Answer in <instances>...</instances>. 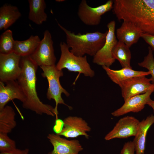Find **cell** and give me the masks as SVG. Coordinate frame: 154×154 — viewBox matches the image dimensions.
Wrapping results in <instances>:
<instances>
[{
    "label": "cell",
    "instance_id": "obj_12",
    "mask_svg": "<svg viewBox=\"0 0 154 154\" xmlns=\"http://www.w3.org/2000/svg\"><path fill=\"white\" fill-rule=\"evenodd\" d=\"M47 138L53 147L48 154H78L83 149L77 140H68L54 133L48 134Z\"/></svg>",
    "mask_w": 154,
    "mask_h": 154
},
{
    "label": "cell",
    "instance_id": "obj_17",
    "mask_svg": "<svg viewBox=\"0 0 154 154\" xmlns=\"http://www.w3.org/2000/svg\"><path fill=\"white\" fill-rule=\"evenodd\" d=\"M153 123L154 115H153L140 121L137 133L133 141L135 146L136 154H144L147 132Z\"/></svg>",
    "mask_w": 154,
    "mask_h": 154
},
{
    "label": "cell",
    "instance_id": "obj_21",
    "mask_svg": "<svg viewBox=\"0 0 154 154\" xmlns=\"http://www.w3.org/2000/svg\"><path fill=\"white\" fill-rule=\"evenodd\" d=\"M16 114L13 108L6 105L0 110V133L7 134L16 127Z\"/></svg>",
    "mask_w": 154,
    "mask_h": 154
},
{
    "label": "cell",
    "instance_id": "obj_16",
    "mask_svg": "<svg viewBox=\"0 0 154 154\" xmlns=\"http://www.w3.org/2000/svg\"><path fill=\"white\" fill-rule=\"evenodd\" d=\"M102 67L111 80L119 86L124 82L132 78L150 75L149 71H137L128 68L114 70L105 66Z\"/></svg>",
    "mask_w": 154,
    "mask_h": 154
},
{
    "label": "cell",
    "instance_id": "obj_1",
    "mask_svg": "<svg viewBox=\"0 0 154 154\" xmlns=\"http://www.w3.org/2000/svg\"><path fill=\"white\" fill-rule=\"evenodd\" d=\"M20 65L22 71L17 80L25 96V100L22 103L23 107L39 115L46 114L52 116L55 115L57 118L58 114L54 108L43 103L38 96L36 88L38 66L29 56L21 57Z\"/></svg>",
    "mask_w": 154,
    "mask_h": 154
},
{
    "label": "cell",
    "instance_id": "obj_14",
    "mask_svg": "<svg viewBox=\"0 0 154 154\" xmlns=\"http://www.w3.org/2000/svg\"><path fill=\"white\" fill-rule=\"evenodd\" d=\"M0 82V110L10 101L16 99L22 103L25 101L24 93L17 81L11 80L5 83Z\"/></svg>",
    "mask_w": 154,
    "mask_h": 154
},
{
    "label": "cell",
    "instance_id": "obj_10",
    "mask_svg": "<svg viewBox=\"0 0 154 154\" xmlns=\"http://www.w3.org/2000/svg\"><path fill=\"white\" fill-rule=\"evenodd\" d=\"M63 126L57 135L69 138H74L84 136L87 139L89 136L87 132L91 128L88 123L82 118L77 116H69L63 121Z\"/></svg>",
    "mask_w": 154,
    "mask_h": 154
},
{
    "label": "cell",
    "instance_id": "obj_29",
    "mask_svg": "<svg viewBox=\"0 0 154 154\" xmlns=\"http://www.w3.org/2000/svg\"><path fill=\"white\" fill-rule=\"evenodd\" d=\"M147 104L152 108L154 112V100L151 99L148 102Z\"/></svg>",
    "mask_w": 154,
    "mask_h": 154
},
{
    "label": "cell",
    "instance_id": "obj_23",
    "mask_svg": "<svg viewBox=\"0 0 154 154\" xmlns=\"http://www.w3.org/2000/svg\"><path fill=\"white\" fill-rule=\"evenodd\" d=\"M15 41L11 30L5 31L0 36V54H8L13 52Z\"/></svg>",
    "mask_w": 154,
    "mask_h": 154
},
{
    "label": "cell",
    "instance_id": "obj_7",
    "mask_svg": "<svg viewBox=\"0 0 154 154\" xmlns=\"http://www.w3.org/2000/svg\"><path fill=\"white\" fill-rule=\"evenodd\" d=\"M113 1L109 0L102 5L94 7L89 6L86 0H82L79 6L78 15L85 24L97 25L100 22L102 16L113 9Z\"/></svg>",
    "mask_w": 154,
    "mask_h": 154
},
{
    "label": "cell",
    "instance_id": "obj_13",
    "mask_svg": "<svg viewBox=\"0 0 154 154\" xmlns=\"http://www.w3.org/2000/svg\"><path fill=\"white\" fill-rule=\"evenodd\" d=\"M154 89L146 93L132 96L125 101L123 105L112 113L115 117H119L130 112H138L141 111L151 99Z\"/></svg>",
    "mask_w": 154,
    "mask_h": 154
},
{
    "label": "cell",
    "instance_id": "obj_22",
    "mask_svg": "<svg viewBox=\"0 0 154 154\" xmlns=\"http://www.w3.org/2000/svg\"><path fill=\"white\" fill-rule=\"evenodd\" d=\"M112 55L115 60L119 61L122 68H132L130 64L131 54L129 47L124 43L118 41L113 50Z\"/></svg>",
    "mask_w": 154,
    "mask_h": 154
},
{
    "label": "cell",
    "instance_id": "obj_25",
    "mask_svg": "<svg viewBox=\"0 0 154 154\" xmlns=\"http://www.w3.org/2000/svg\"><path fill=\"white\" fill-rule=\"evenodd\" d=\"M16 148L14 140L10 138L7 134L0 133V152H8Z\"/></svg>",
    "mask_w": 154,
    "mask_h": 154
},
{
    "label": "cell",
    "instance_id": "obj_4",
    "mask_svg": "<svg viewBox=\"0 0 154 154\" xmlns=\"http://www.w3.org/2000/svg\"><path fill=\"white\" fill-rule=\"evenodd\" d=\"M42 71V76L47 79L48 86L46 93L47 98L49 100H54L56 106L54 109L58 114L57 107L58 104L65 105L70 109L72 108L66 104L61 96L62 94H64L68 97L69 93L62 86L60 81V78L63 76L62 70H58L55 65L50 66H41L40 67Z\"/></svg>",
    "mask_w": 154,
    "mask_h": 154
},
{
    "label": "cell",
    "instance_id": "obj_2",
    "mask_svg": "<svg viewBox=\"0 0 154 154\" xmlns=\"http://www.w3.org/2000/svg\"><path fill=\"white\" fill-rule=\"evenodd\" d=\"M66 35V44L70 51L75 55L80 56L87 54L94 56L104 45L108 30L103 33L99 31L76 34L58 23Z\"/></svg>",
    "mask_w": 154,
    "mask_h": 154
},
{
    "label": "cell",
    "instance_id": "obj_20",
    "mask_svg": "<svg viewBox=\"0 0 154 154\" xmlns=\"http://www.w3.org/2000/svg\"><path fill=\"white\" fill-rule=\"evenodd\" d=\"M40 40L38 35H31L23 41L15 40L13 52L21 57L30 56L36 50Z\"/></svg>",
    "mask_w": 154,
    "mask_h": 154
},
{
    "label": "cell",
    "instance_id": "obj_24",
    "mask_svg": "<svg viewBox=\"0 0 154 154\" xmlns=\"http://www.w3.org/2000/svg\"><path fill=\"white\" fill-rule=\"evenodd\" d=\"M147 55L145 57L142 62L138 63L139 66L147 69L150 73L151 77L150 78L151 82L154 84V58L153 51L149 46Z\"/></svg>",
    "mask_w": 154,
    "mask_h": 154
},
{
    "label": "cell",
    "instance_id": "obj_30",
    "mask_svg": "<svg viewBox=\"0 0 154 154\" xmlns=\"http://www.w3.org/2000/svg\"><path fill=\"white\" fill-rule=\"evenodd\" d=\"M64 1V0H56V1L57 2H61V1Z\"/></svg>",
    "mask_w": 154,
    "mask_h": 154
},
{
    "label": "cell",
    "instance_id": "obj_5",
    "mask_svg": "<svg viewBox=\"0 0 154 154\" xmlns=\"http://www.w3.org/2000/svg\"><path fill=\"white\" fill-rule=\"evenodd\" d=\"M29 56L38 66L55 65L56 59L54 53L53 41L48 30L44 31L43 38L35 51Z\"/></svg>",
    "mask_w": 154,
    "mask_h": 154
},
{
    "label": "cell",
    "instance_id": "obj_3",
    "mask_svg": "<svg viewBox=\"0 0 154 154\" xmlns=\"http://www.w3.org/2000/svg\"><path fill=\"white\" fill-rule=\"evenodd\" d=\"M61 55L56 65L59 70L66 68L70 71L82 74L85 76L93 77L95 72L92 70L87 60V56H76L71 52L66 43L61 42L60 44Z\"/></svg>",
    "mask_w": 154,
    "mask_h": 154
},
{
    "label": "cell",
    "instance_id": "obj_9",
    "mask_svg": "<svg viewBox=\"0 0 154 154\" xmlns=\"http://www.w3.org/2000/svg\"><path fill=\"white\" fill-rule=\"evenodd\" d=\"M139 122V120L133 116H127L122 118L106 135L104 139L108 141L115 138L123 139L135 137Z\"/></svg>",
    "mask_w": 154,
    "mask_h": 154
},
{
    "label": "cell",
    "instance_id": "obj_28",
    "mask_svg": "<svg viewBox=\"0 0 154 154\" xmlns=\"http://www.w3.org/2000/svg\"><path fill=\"white\" fill-rule=\"evenodd\" d=\"M29 150L28 148L23 150L16 148L8 152H0V154H29Z\"/></svg>",
    "mask_w": 154,
    "mask_h": 154
},
{
    "label": "cell",
    "instance_id": "obj_18",
    "mask_svg": "<svg viewBox=\"0 0 154 154\" xmlns=\"http://www.w3.org/2000/svg\"><path fill=\"white\" fill-rule=\"evenodd\" d=\"M16 6L5 4L0 8V30L7 29L21 16Z\"/></svg>",
    "mask_w": 154,
    "mask_h": 154
},
{
    "label": "cell",
    "instance_id": "obj_19",
    "mask_svg": "<svg viewBox=\"0 0 154 154\" xmlns=\"http://www.w3.org/2000/svg\"><path fill=\"white\" fill-rule=\"evenodd\" d=\"M29 19L35 24L40 25L46 21L47 15L45 12L46 4L44 0H29Z\"/></svg>",
    "mask_w": 154,
    "mask_h": 154
},
{
    "label": "cell",
    "instance_id": "obj_26",
    "mask_svg": "<svg viewBox=\"0 0 154 154\" xmlns=\"http://www.w3.org/2000/svg\"><path fill=\"white\" fill-rule=\"evenodd\" d=\"M135 146L133 141L125 143L121 150L120 154H135Z\"/></svg>",
    "mask_w": 154,
    "mask_h": 154
},
{
    "label": "cell",
    "instance_id": "obj_11",
    "mask_svg": "<svg viewBox=\"0 0 154 154\" xmlns=\"http://www.w3.org/2000/svg\"><path fill=\"white\" fill-rule=\"evenodd\" d=\"M121 95L125 101L137 95L145 93L150 90L154 89V84L150 78L146 76L132 78L123 83L120 86Z\"/></svg>",
    "mask_w": 154,
    "mask_h": 154
},
{
    "label": "cell",
    "instance_id": "obj_8",
    "mask_svg": "<svg viewBox=\"0 0 154 154\" xmlns=\"http://www.w3.org/2000/svg\"><path fill=\"white\" fill-rule=\"evenodd\" d=\"M21 58L14 52L8 54H0V82L5 83L17 80L22 71Z\"/></svg>",
    "mask_w": 154,
    "mask_h": 154
},
{
    "label": "cell",
    "instance_id": "obj_27",
    "mask_svg": "<svg viewBox=\"0 0 154 154\" xmlns=\"http://www.w3.org/2000/svg\"><path fill=\"white\" fill-rule=\"evenodd\" d=\"M141 37L149 45L152 50H154V35L143 33Z\"/></svg>",
    "mask_w": 154,
    "mask_h": 154
},
{
    "label": "cell",
    "instance_id": "obj_6",
    "mask_svg": "<svg viewBox=\"0 0 154 154\" xmlns=\"http://www.w3.org/2000/svg\"><path fill=\"white\" fill-rule=\"evenodd\" d=\"M116 22L110 21L107 25L108 33L105 44L102 48L93 56V62L102 66L110 67L115 60L112 55L113 50L118 41L115 35Z\"/></svg>",
    "mask_w": 154,
    "mask_h": 154
},
{
    "label": "cell",
    "instance_id": "obj_15",
    "mask_svg": "<svg viewBox=\"0 0 154 154\" xmlns=\"http://www.w3.org/2000/svg\"><path fill=\"white\" fill-rule=\"evenodd\" d=\"M143 33L141 29L133 23L123 21L121 26L116 30V36L118 41L130 48L138 42Z\"/></svg>",
    "mask_w": 154,
    "mask_h": 154
}]
</instances>
